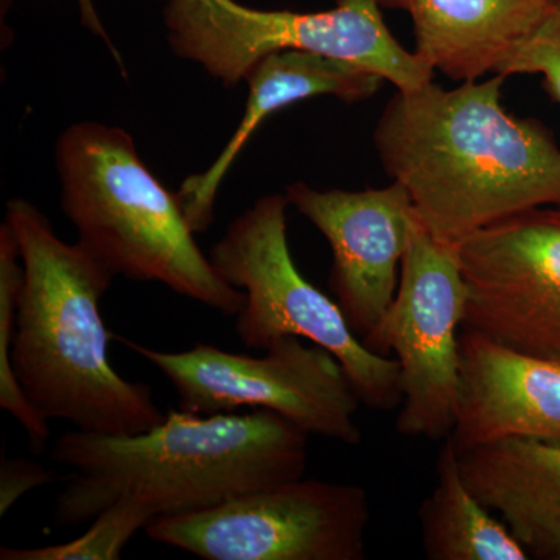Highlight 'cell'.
Returning a JSON list of instances; mask_svg holds the SVG:
<instances>
[{"label": "cell", "mask_w": 560, "mask_h": 560, "mask_svg": "<svg viewBox=\"0 0 560 560\" xmlns=\"http://www.w3.org/2000/svg\"><path fill=\"white\" fill-rule=\"evenodd\" d=\"M471 492L533 558L560 548V445L511 438L458 452Z\"/></svg>", "instance_id": "cell-15"}, {"label": "cell", "mask_w": 560, "mask_h": 560, "mask_svg": "<svg viewBox=\"0 0 560 560\" xmlns=\"http://www.w3.org/2000/svg\"><path fill=\"white\" fill-rule=\"evenodd\" d=\"M463 329L529 355L560 359V208H537L464 238Z\"/></svg>", "instance_id": "cell-10"}, {"label": "cell", "mask_w": 560, "mask_h": 560, "mask_svg": "<svg viewBox=\"0 0 560 560\" xmlns=\"http://www.w3.org/2000/svg\"><path fill=\"white\" fill-rule=\"evenodd\" d=\"M467 287L453 245L431 237L420 221L401 261L389 311L363 345L396 355L401 404L397 433L445 441L455 429L460 394L459 329Z\"/></svg>", "instance_id": "cell-9"}, {"label": "cell", "mask_w": 560, "mask_h": 560, "mask_svg": "<svg viewBox=\"0 0 560 560\" xmlns=\"http://www.w3.org/2000/svg\"><path fill=\"white\" fill-rule=\"evenodd\" d=\"M285 195L329 243V289L363 342L396 298L401 261L419 221L410 194L396 180L355 191L318 190L298 180Z\"/></svg>", "instance_id": "cell-11"}, {"label": "cell", "mask_w": 560, "mask_h": 560, "mask_svg": "<svg viewBox=\"0 0 560 560\" xmlns=\"http://www.w3.org/2000/svg\"><path fill=\"white\" fill-rule=\"evenodd\" d=\"M495 73L511 77L537 73L548 94L560 105V0H552L540 24L518 43Z\"/></svg>", "instance_id": "cell-19"}, {"label": "cell", "mask_w": 560, "mask_h": 560, "mask_svg": "<svg viewBox=\"0 0 560 560\" xmlns=\"http://www.w3.org/2000/svg\"><path fill=\"white\" fill-rule=\"evenodd\" d=\"M77 3H79L80 21L81 24H83V27L88 28L92 35L97 36V38H101L103 43L106 44V47H108L114 60H116L117 65H119L121 73L127 77L124 61H121L120 51L117 50V47L114 46L113 40H110L108 31H106L101 16H98V11L95 9L94 0H77Z\"/></svg>", "instance_id": "cell-21"}, {"label": "cell", "mask_w": 560, "mask_h": 560, "mask_svg": "<svg viewBox=\"0 0 560 560\" xmlns=\"http://www.w3.org/2000/svg\"><path fill=\"white\" fill-rule=\"evenodd\" d=\"M552 560H560V548L558 551L555 552V555H552Z\"/></svg>", "instance_id": "cell-22"}, {"label": "cell", "mask_w": 560, "mask_h": 560, "mask_svg": "<svg viewBox=\"0 0 560 560\" xmlns=\"http://www.w3.org/2000/svg\"><path fill=\"white\" fill-rule=\"evenodd\" d=\"M140 359L165 375L179 399V410L198 416L268 410L307 434L346 445H359L357 412L361 401L341 364L319 346L302 338L272 341L265 355L226 352L197 345L183 352H164L119 338Z\"/></svg>", "instance_id": "cell-7"}, {"label": "cell", "mask_w": 560, "mask_h": 560, "mask_svg": "<svg viewBox=\"0 0 560 560\" xmlns=\"http://www.w3.org/2000/svg\"><path fill=\"white\" fill-rule=\"evenodd\" d=\"M370 522L366 489L302 477L145 529L206 560H363Z\"/></svg>", "instance_id": "cell-8"}, {"label": "cell", "mask_w": 560, "mask_h": 560, "mask_svg": "<svg viewBox=\"0 0 560 560\" xmlns=\"http://www.w3.org/2000/svg\"><path fill=\"white\" fill-rule=\"evenodd\" d=\"M382 9L407 11L416 54L455 81L495 73L529 35L552 0H377Z\"/></svg>", "instance_id": "cell-14"}, {"label": "cell", "mask_w": 560, "mask_h": 560, "mask_svg": "<svg viewBox=\"0 0 560 560\" xmlns=\"http://www.w3.org/2000/svg\"><path fill=\"white\" fill-rule=\"evenodd\" d=\"M456 451L511 438L560 445V359L529 355L477 331L459 337Z\"/></svg>", "instance_id": "cell-12"}, {"label": "cell", "mask_w": 560, "mask_h": 560, "mask_svg": "<svg viewBox=\"0 0 560 560\" xmlns=\"http://www.w3.org/2000/svg\"><path fill=\"white\" fill-rule=\"evenodd\" d=\"M308 436L268 410L171 411L161 425L132 436L69 431L50 455L73 470L55 501V522H92L121 497L139 500L156 518L189 514L300 480L307 470Z\"/></svg>", "instance_id": "cell-2"}, {"label": "cell", "mask_w": 560, "mask_h": 560, "mask_svg": "<svg viewBox=\"0 0 560 560\" xmlns=\"http://www.w3.org/2000/svg\"><path fill=\"white\" fill-rule=\"evenodd\" d=\"M24 264L11 346L14 377L36 410L97 436H132L161 425L150 386L109 363L102 298L116 276L83 243H66L31 201L7 202Z\"/></svg>", "instance_id": "cell-3"}, {"label": "cell", "mask_w": 560, "mask_h": 560, "mask_svg": "<svg viewBox=\"0 0 560 560\" xmlns=\"http://www.w3.org/2000/svg\"><path fill=\"white\" fill-rule=\"evenodd\" d=\"M61 208L79 242L114 276L158 282L205 307L237 316L245 293L198 246L178 195L139 156L130 132L80 121L55 145Z\"/></svg>", "instance_id": "cell-4"}, {"label": "cell", "mask_w": 560, "mask_h": 560, "mask_svg": "<svg viewBox=\"0 0 560 560\" xmlns=\"http://www.w3.org/2000/svg\"><path fill=\"white\" fill-rule=\"evenodd\" d=\"M429 560H528L533 558L495 512L471 492L451 438L436 464V486L419 511Z\"/></svg>", "instance_id": "cell-16"}, {"label": "cell", "mask_w": 560, "mask_h": 560, "mask_svg": "<svg viewBox=\"0 0 560 560\" xmlns=\"http://www.w3.org/2000/svg\"><path fill=\"white\" fill-rule=\"evenodd\" d=\"M24 278L20 245L9 223L3 221L0 226V408L21 423L27 433L28 447L38 455L49 442V419L25 396L11 366V346Z\"/></svg>", "instance_id": "cell-17"}, {"label": "cell", "mask_w": 560, "mask_h": 560, "mask_svg": "<svg viewBox=\"0 0 560 560\" xmlns=\"http://www.w3.org/2000/svg\"><path fill=\"white\" fill-rule=\"evenodd\" d=\"M506 77L433 81L388 102L374 131L385 172L410 194L420 224L445 245L537 208H560V149L536 119L501 105Z\"/></svg>", "instance_id": "cell-1"}, {"label": "cell", "mask_w": 560, "mask_h": 560, "mask_svg": "<svg viewBox=\"0 0 560 560\" xmlns=\"http://www.w3.org/2000/svg\"><path fill=\"white\" fill-rule=\"evenodd\" d=\"M55 481L54 471L25 458H5L0 464V515L7 512L31 490Z\"/></svg>", "instance_id": "cell-20"}, {"label": "cell", "mask_w": 560, "mask_h": 560, "mask_svg": "<svg viewBox=\"0 0 560 560\" xmlns=\"http://www.w3.org/2000/svg\"><path fill=\"white\" fill-rule=\"evenodd\" d=\"M154 514L131 497H121L92 521L79 539L39 548H0V560H119L138 530L154 521Z\"/></svg>", "instance_id": "cell-18"}, {"label": "cell", "mask_w": 560, "mask_h": 560, "mask_svg": "<svg viewBox=\"0 0 560 560\" xmlns=\"http://www.w3.org/2000/svg\"><path fill=\"white\" fill-rule=\"evenodd\" d=\"M167 43L224 86L246 81L275 51L298 50L370 69L397 91L419 90L434 69L390 35L377 0H337L335 9L298 13L259 10L237 0H167Z\"/></svg>", "instance_id": "cell-6"}, {"label": "cell", "mask_w": 560, "mask_h": 560, "mask_svg": "<svg viewBox=\"0 0 560 560\" xmlns=\"http://www.w3.org/2000/svg\"><path fill=\"white\" fill-rule=\"evenodd\" d=\"M383 81L377 73L353 62L308 51H275L261 58L246 77L249 94L237 130L208 171L184 179L176 191L195 234L212 226L224 176L268 117L319 95H331L346 103L363 102L381 90Z\"/></svg>", "instance_id": "cell-13"}, {"label": "cell", "mask_w": 560, "mask_h": 560, "mask_svg": "<svg viewBox=\"0 0 560 560\" xmlns=\"http://www.w3.org/2000/svg\"><path fill=\"white\" fill-rule=\"evenodd\" d=\"M289 206L285 194L265 195L210 249L217 272L245 293L235 316L238 338L250 349H267L282 337L304 338L338 360L361 405L378 411L400 408L399 361L368 349L338 302L298 270L287 237Z\"/></svg>", "instance_id": "cell-5"}]
</instances>
